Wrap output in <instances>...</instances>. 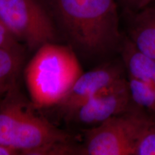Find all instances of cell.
I'll list each match as a JSON object with an SVG mask.
<instances>
[{
  "label": "cell",
  "instance_id": "2e32d148",
  "mask_svg": "<svg viewBox=\"0 0 155 155\" xmlns=\"http://www.w3.org/2000/svg\"><path fill=\"white\" fill-rule=\"evenodd\" d=\"M154 2H155V0H154V2H153V3H152V4H154Z\"/></svg>",
  "mask_w": 155,
  "mask_h": 155
},
{
  "label": "cell",
  "instance_id": "5b68a950",
  "mask_svg": "<svg viewBox=\"0 0 155 155\" xmlns=\"http://www.w3.org/2000/svg\"><path fill=\"white\" fill-rule=\"evenodd\" d=\"M139 115L140 108L132 102L124 113L91 128L86 131L83 154L134 155Z\"/></svg>",
  "mask_w": 155,
  "mask_h": 155
},
{
  "label": "cell",
  "instance_id": "8fae6325",
  "mask_svg": "<svg viewBox=\"0 0 155 155\" xmlns=\"http://www.w3.org/2000/svg\"><path fill=\"white\" fill-rule=\"evenodd\" d=\"M20 66L18 50L0 48V92L5 93L15 84Z\"/></svg>",
  "mask_w": 155,
  "mask_h": 155
},
{
  "label": "cell",
  "instance_id": "8992f818",
  "mask_svg": "<svg viewBox=\"0 0 155 155\" xmlns=\"http://www.w3.org/2000/svg\"><path fill=\"white\" fill-rule=\"evenodd\" d=\"M131 104L132 101L126 77L92 97L73 114L80 123L93 127L124 113Z\"/></svg>",
  "mask_w": 155,
  "mask_h": 155
},
{
  "label": "cell",
  "instance_id": "52a82bcc",
  "mask_svg": "<svg viewBox=\"0 0 155 155\" xmlns=\"http://www.w3.org/2000/svg\"><path fill=\"white\" fill-rule=\"evenodd\" d=\"M124 65L106 63L83 73L58 105L65 111L73 114L78 108L92 97L122 78L127 77Z\"/></svg>",
  "mask_w": 155,
  "mask_h": 155
},
{
  "label": "cell",
  "instance_id": "4fadbf2b",
  "mask_svg": "<svg viewBox=\"0 0 155 155\" xmlns=\"http://www.w3.org/2000/svg\"><path fill=\"white\" fill-rule=\"evenodd\" d=\"M127 10L139 11L152 5L154 0H120Z\"/></svg>",
  "mask_w": 155,
  "mask_h": 155
},
{
  "label": "cell",
  "instance_id": "277c9868",
  "mask_svg": "<svg viewBox=\"0 0 155 155\" xmlns=\"http://www.w3.org/2000/svg\"><path fill=\"white\" fill-rule=\"evenodd\" d=\"M0 19L17 40L32 49L55 39L53 17L40 0H0Z\"/></svg>",
  "mask_w": 155,
  "mask_h": 155
},
{
  "label": "cell",
  "instance_id": "7c38bea8",
  "mask_svg": "<svg viewBox=\"0 0 155 155\" xmlns=\"http://www.w3.org/2000/svg\"><path fill=\"white\" fill-rule=\"evenodd\" d=\"M17 41L14 35L0 19V48L8 50L17 49Z\"/></svg>",
  "mask_w": 155,
  "mask_h": 155
},
{
  "label": "cell",
  "instance_id": "9a60e30c",
  "mask_svg": "<svg viewBox=\"0 0 155 155\" xmlns=\"http://www.w3.org/2000/svg\"><path fill=\"white\" fill-rule=\"evenodd\" d=\"M4 94H5V93H1V92H0V98H1V97Z\"/></svg>",
  "mask_w": 155,
  "mask_h": 155
},
{
  "label": "cell",
  "instance_id": "7a4b0ae2",
  "mask_svg": "<svg viewBox=\"0 0 155 155\" xmlns=\"http://www.w3.org/2000/svg\"><path fill=\"white\" fill-rule=\"evenodd\" d=\"M69 136L36 115L17 94L15 84L0 98V144L22 154L71 152Z\"/></svg>",
  "mask_w": 155,
  "mask_h": 155
},
{
  "label": "cell",
  "instance_id": "30bf717a",
  "mask_svg": "<svg viewBox=\"0 0 155 155\" xmlns=\"http://www.w3.org/2000/svg\"><path fill=\"white\" fill-rule=\"evenodd\" d=\"M134 155H155V114L141 107Z\"/></svg>",
  "mask_w": 155,
  "mask_h": 155
},
{
  "label": "cell",
  "instance_id": "5bb4252c",
  "mask_svg": "<svg viewBox=\"0 0 155 155\" xmlns=\"http://www.w3.org/2000/svg\"><path fill=\"white\" fill-rule=\"evenodd\" d=\"M19 154V152L15 151L12 149L9 148L6 146L0 144V155H15Z\"/></svg>",
  "mask_w": 155,
  "mask_h": 155
},
{
  "label": "cell",
  "instance_id": "ba28073f",
  "mask_svg": "<svg viewBox=\"0 0 155 155\" xmlns=\"http://www.w3.org/2000/svg\"><path fill=\"white\" fill-rule=\"evenodd\" d=\"M128 13L127 38L139 52L155 61V6Z\"/></svg>",
  "mask_w": 155,
  "mask_h": 155
},
{
  "label": "cell",
  "instance_id": "3957f363",
  "mask_svg": "<svg viewBox=\"0 0 155 155\" xmlns=\"http://www.w3.org/2000/svg\"><path fill=\"white\" fill-rule=\"evenodd\" d=\"M82 73L73 50L52 42L38 48L25 72L31 99L38 107L59 104Z\"/></svg>",
  "mask_w": 155,
  "mask_h": 155
},
{
  "label": "cell",
  "instance_id": "9c48e42d",
  "mask_svg": "<svg viewBox=\"0 0 155 155\" xmlns=\"http://www.w3.org/2000/svg\"><path fill=\"white\" fill-rule=\"evenodd\" d=\"M120 50L127 76L144 82L155 94V61L139 52L127 37Z\"/></svg>",
  "mask_w": 155,
  "mask_h": 155
},
{
  "label": "cell",
  "instance_id": "6da1fadb",
  "mask_svg": "<svg viewBox=\"0 0 155 155\" xmlns=\"http://www.w3.org/2000/svg\"><path fill=\"white\" fill-rule=\"evenodd\" d=\"M67 36L91 55L120 49L122 42L116 0H46Z\"/></svg>",
  "mask_w": 155,
  "mask_h": 155
}]
</instances>
